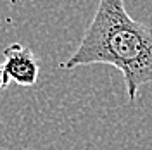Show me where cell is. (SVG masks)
<instances>
[{
	"label": "cell",
	"mask_w": 152,
	"mask_h": 150,
	"mask_svg": "<svg viewBox=\"0 0 152 150\" xmlns=\"http://www.w3.org/2000/svg\"><path fill=\"white\" fill-rule=\"evenodd\" d=\"M109 64L124 79L128 100L135 102L143 84L152 83V28L126 12L123 0H99L90 26L62 69Z\"/></svg>",
	"instance_id": "6da1fadb"
},
{
	"label": "cell",
	"mask_w": 152,
	"mask_h": 150,
	"mask_svg": "<svg viewBox=\"0 0 152 150\" xmlns=\"http://www.w3.org/2000/svg\"><path fill=\"white\" fill-rule=\"evenodd\" d=\"M10 83H12L10 76L7 74V71H5L4 67L0 66V90H5V88H7Z\"/></svg>",
	"instance_id": "3957f363"
},
{
	"label": "cell",
	"mask_w": 152,
	"mask_h": 150,
	"mask_svg": "<svg viewBox=\"0 0 152 150\" xmlns=\"http://www.w3.org/2000/svg\"><path fill=\"white\" fill-rule=\"evenodd\" d=\"M4 62L2 67L7 71L10 79L19 86H33L38 81L40 66L33 50L21 43H10L4 48Z\"/></svg>",
	"instance_id": "7a4b0ae2"
}]
</instances>
